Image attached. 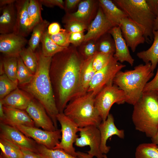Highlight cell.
<instances>
[{
  "label": "cell",
  "mask_w": 158,
  "mask_h": 158,
  "mask_svg": "<svg viewBox=\"0 0 158 158\" xmlns=\"http://www.w3.org/2000/svg\"><path fill=\"white\" fill-rule=\"evenodd\" d=\"M133 106L132 118L135 129L151 138L158 130V91L143 92Z\"/></svg>",
  "instance_id": "3957f363"
},
{
  "label": "cell",
  "mask_w": 158,
  "mask_h": 158,
  "mask_svg": "<svg viewBox=\"0 0 158 158\" xmlns=\"http://www.w3.org/2000/svg\"><path fill=\"white\" fill-rule=\"evenodd\" d=\"M42 5L49 7L57 6L63 9H65L64 1L62 0H39Z\"/></svg>",
  "instance_id": "7bdbcfd3"
},
{
  "label": "cell",
  "mask_w": 158,
  "mask_h": 158,
  "mask_svg": "<svg viewBox=\"0 0 158 158\" xmlns=\"http://www.w3.org/2000/svg\"><path fill=\"white\" fill-rule=\"evenodd\" d=\"M25 111L34 121L35 127L50 131L57 129L44 107L35 99H32Z\"/></svg>",
  "instance_id": "9a60e30c"
},
{
  "label": "cell",
  "mask_w": 158,
  "mask_h": 158,
  "mask_svg": "<svg viewBox=\"0 0 158 158\" xmlns=\"http://www.w3.org/2000/svg\"><path fill=\"white\" fill-rule=\"evenodd\" d=\"M0 158H6L1 153L0 154Z\"/></svg>",
  "instance_id": "11a10c76"
},
{
  "label": "cell",
  "mask_w": 158,
  "mask_h": 158,
  "mask_svg": "<svg viewBox=\"0 0 158 158\" xmlns=\"http://www.w3.org/2000/svg\"><path fill=\"white\" fill-rule=\"evenodd\" d=\"M42 5L39 0H29L27 10L30 32L36 25L43 20L41 15Z\"/></svg>",
  "instance_id": "4316f807"
},
{
  "label": "cell",
  "mask_w": 158,
  "mask_h": 158,
  "mask_svg": "<svg viewBox=\"0 0 158 158\" xmlns=\"http://www.w3.org/2000/svg\"><path fill=\"white\" fill-rule=\"evenodd\" d=\"M14 3L0 8V34L13 32L16 18V10Z\"/></svg>",
  "instance_id": "603a6c76"
},
{
  "label": "cell",
  "mask_w": 158,
  "mask_h": 158,
  "mask_svg": "<svg viewBox=\"0 0 158 158\" xmlns=\"http://www.w3.org/2000/svg\"><path fill=\"white\" fill-rule=\"evenodd\" d=\"M153 41L151 46L147 50L138 52V57L145 63L150 62L154 72L158 64V30H153Z\"/></svg>",
  "instance_id": "d4e9b609"
},
{
  "label": "cell",
  "mask_w": 158,
  "mask_h": 158,
  "mask_svg": "<svg viewBox=\"0 0 158 158\" xmlns=\"http://www.w3.org/2000/svg\"><path fill=\"white\" fill-rule=\"evenodd\" d=\"M37 59V70L29 83L19 88L30 95L44 108L57 129L56 116L59 113L54 98L49 75L52 58L45 56L41 48L35 51Z\"/></svg>",
  "instance_id": "7a4b0ae2"
},
{
  "label": "cell",
  "mask_w": 158,
  "mask_h": 158,
  "mask_svg": "<svg viewBox=\"0 0 158 158\" xmlns=\"http://www.w3.org/2000/svg\"><path fill=\"white\" fill-rule=\"evenodd\" d=\"M114 57V55L106 54L97 51L93 56L92 66L96 72L106 66Z\"/></svg>",
  "instance_id": "74e56055"
},
{
  "label": "cell",
  "mask_w": 158,
  "mask_h": 158,
  "mask_svg": "<svg viewBox=\"0 0 158 158\" xmlns=\"http://www.w3.org/2000/svg\"><path fill=\"white\" fill-rule=\"evenodd\" d=\"M23 153L22 158H43L37 153L29 150L21 149Z\"/></svg>",
  "instance_id": "bcb514c9"
},
{
  "label": "cell",
  "mask_w": 158,
  "mask_h": 158,
  "mask_svg": "<svg viewBox=\"0 0 158 158\" xmlns=\"http://www.w3.org/2000/svg\"><path fill=\"white\" fill-rule=\"evenodd\" d=\"M127 97L125 92L111 82L104 87L95 97V105L102 121L107 119L114 104L126 102Z\"/></svg>",
  "instance_id": "52a82bcc"
},
{
  "label": "cell",
  "mask_w": 158,
  "mask_h": 158,
  "mask_svg": "<svg viewBox=\"0 0 158 158\" xmlns=\"http://www.w3.org/2000/svg\"><path fill=\"white\" fill-rule=\"evenodd\" d=\"M147 3L156 17L158 15V0H147Z\"/></svg>",
  "instance_id": "7dc6e473"
},
{
  "label": "cell",
  "mask_w": 158,
  "mask_h": 158,
  "mask_svg": "<svg viewBox=\"0 0 158 158\" xmlns=\"http://www.w3.org/2000/svg\"><path fill=\"white\" fill-rule=\"evenodd\" d=\"M99 2L106 17L114 27L119 26L120 21L128 17L125 13L112 1L99 0Z\"/></svg>",
  "instance_id": "cb8c5ba5"
},
{
  "label": "cell",
  "mask_w": 158,
  "mask_h": 158,
  "mask_svg": "<svg viewBox=\"0 0 158 158\" xmlns=\"http://www.w3.org/2000/svg\"><path fill=\"white\" fill-rule=\"evenodd\" d=\"M17 79L18 85L29 83L32 79L34 74L26 67L21 58L18 57Z\"/></svg>",
  "instance_id": "e575fe53"
},
{
  "label": "cell",
  "mask_w": 158,
  "mask_h": 158,
  "mask_svg": "<svg viewBox=\"0 0 158 158\" xmlns=\"http://www.w3.org/2000/svg\"><path fill=\"white\" fill-rule=\"evenodd\" d=\"M4 109L6 118L2 123L12 126L20 125L35 126L34 121L25 111L4 106Z\"/></svg>",
  "instance_id": "7402d4cb"
},
{
  "label": "cell",
  "mask_w": 158,
  "mask_h": 158,
  "mask_svg": "<svg viewBox=\"0 0 158 158\" xmlns=\"http://www.w3.org/2000/svg\"><path fill=\"white\" fill-rule=\"evenodd\" d=\"M135 158H158V148L152 142L141 144L136 149Z\"/></svg>",
  "instance_id": "d6a6232c"
},
{
  "label": "cell",
  "mask_w": 158,
  "mask_h": 158,
  "mask_svg": "<svg viewBox=\"0 0 158 158\" xmlns=\"http://www.w3.org/2000/svg\"><path fill=\"white\" fill-rule=\"evenodd\" d=\"M95 97L92 92H87L74 98L68 103L63 113L79 128L98 127L102 120L95 106Z\"/></svg>",
  "instance_id": "5b68a950"
},
{
  "label": "cell",
  "mask_w": 158,
  "mask_h": 158,
  "mask_svg": "<svg viewBox=\"0 0 158 158\" xmlns=\"http://www.w3.org/2000/svg\"><path fill=\"white\" fill-rule=\"evenodd\" d=\"M93 57V56L84 59L83 61L80 71L77 88L73 98L83 95L87 92L95 73L92 66Z\"/></svg>",
  "instance_id": "ffe728a7"
},
{
  "label": "cell",
  "mask_w": 158,
  "mask_h": 158,
  "mask_svg": "<svg viewBox=\"0 0 158 158\" xmlns=\"http://www.w3.org/2000/svg\"><path fill=\"white\" fill-rule=\"evenodd\" d=\"M80 0H66L65 5L66 10L70 9L74 7L79 2Z\"/></svg>",
  "instance_id": "c3c4849f"
},
{
  "label": "cell",
  "mask_w": 158,
  "mask_h": 158,
  "mask_svg": "<svg viewBox=\"0 0 158 158\" xmlns=\"http://www.w3.org/2000/svg\"><path fill=\"white\" fill-rule=\"evenodd\" d=\"M113 27L99 7L95 18L88 27L87 32L85 35L84 42L96 41L108 33Z\"/></svg>",
  "instance_id": "2e32d148"
},
{
  "label": "cell",
  "mask_w": 158,
  "mask_h": 158,
  "mask_svg": "<svg viewBox=\"0 0 158 158\" xmlns=\"http://www.w3.org/2000/svg\"><path fill=\"white\" fill-rule=\"evenodd\" d=\"M18 84L10 80L5 73L0 76V99H2L18 87Z\"/></svg>",
  "instance_id": "8d00e7d4"
},
{
  "label": "cell",
  "mask_w": 158,
  "mask_h": 158,
  "mask_svg": "<svg viewBox=\"0 0 158 158\" xmlns=\"http://www.w3.org/2000/svg\"><path fill=\"white\" fill-rule=\"evenodd\" d=\"M97 46L93 42H90L87 43L84 48L83 56L84 59H86L93 56L97 50Z\"/></svg>",
  "instance_id": "60d3db41"
},
{
  "label": "cell",
  "mask_w": 158,
  "mask_h": 158,
  "mask_svg": "<svg viewBox=\"0 0 158 158\" xmlns=\"http://www.w3.org/2000/svg\"><path fill=\"white\" fill-rule=\"evenodd\" d=\"M56 118L61 126V138L59 143L54 149L63 150L69 154L77 157V152L73 145L78 137L77 133L79 128L63 112L59 113Z\"/></svg>",
  "instance_id": "ba28073f"
},
{
  "label": "cell",
  "mask_w": 158,
  "mask_h": 158,
  "mask_svg": "<svg viewBox=\"0 0 158 158\" xmlns=\"http://www.w3.org/2000/svg\"><path fill=\"white\" fill-rule=\"evenodd\" d=\"M119 26L128 47L133 52L138 45L146 42L144 30L128 17L120 21Z\"/></svg>",
  "instance_id": "7c38bea8"
},
{
  "label": "cell",
  "mask_w": 158,
  "mask_h": 158,
  "mask_svg": "<svg viewBox=\"0 0 158 158\" xmlns=\"http://www.w3.org/2000/svg\"><path fill=\"white\" fill-rule=\"evenodd\" d=\"M94 8L93 0H86L80 2L77 11L67 14L65 18L78 21L87 25L92 15Z\"/></svg>",
  "instance_id": "484cf974"
},
{
  "label": "cell",
  "mask_w": 158,
  "mask_h": 158,
  "mask_svg": "<svg viewBox=\"0 0 158 158\" xmlns=\"http://www.w3.org/2000/svg\"><path fill=\"white\" fill-rule=\"evenodd\" d=\"M126 65L119 62L114 57L104 68L95 72L90 84L87 92L95 96L106 85L111 82L116 74Z\"/></svg>",
  "instance_id": "9c48e42d"
},
{
  "label": "cell",
  "mask_w": 158,
  "mask_h": 158,
  "mask_svg": "<svg viewBox=\"0 0 158 158\" xmlns=\"http://www.w3.org/2000/svg\"><path fill=\"white\" fill-rule=\"evenodd\" d=\"M5 116L4 109V105L1 99H0V120L3 123L5 119Z\"/></svg>",
  "instance_id": "681fc988"
},
{
  "label": "cell",
  "mask_w": 158,
  "mask_h": 158,
  "mask_svg": "<svg viewBox=\"0 0 158 158\" xmlns=\"http://www.w3.org/2000/svg\"><path fill=\"white\" fill-rule=\"evenodd\" d=\"M77 157L80 158H93L92 156L87 153L79 151H77Z\"/></svg>",
  "instance_id": "f907efd6"
},
{
  "label": "cell",
  "mask_w": 158,
  "mask_h": 158,
  "mask_svg": "<svg viewBox=\"0 0 158 158\" xmlns=\"http://www.w3.org/2000/svg\"><path fill=\"white\" fill-rule=\"evenodd\" d=\"M41 42L42 53L47 57H52L68 48L61 47L55 44L51 38L47 30L44 33Z\"/></svg>",
  "instance_id": "83f0119b"
},
{
  "label": "cell",
  "mask_w": 158,
  "mask_h": 158,
  "mask_svg": "<svg viewBox=\"0 0 158 158\" xmlns=\"http://www.w3.org/2000/svg\"><path fill=\"white\" fill-rule=\"evenodd\" d=\"M104 158H108L106 154H104Z\"/></svg>",
  "instance_id": "9f6ffc18"
},
{
  "label": "cell",
  "mask_w": 158,
  "mask_h": 158,
  "mask_svg": "<svg viewBox=\"0 0 158 158\" xmlns=\"http://www.w3.org/2000/svg\"><path fill=\"white\" fill-rule=\"evenodd\" d=\"M29 1V0H17L14 3L16 18L13 33L25 37L31 32L27 10Z\"/></svg>",
  "instance_id": "d6986e66"
},
{
  "label": "cell",
  "mask_w": 158,
  "mask_h": 158,
  "mask_svg": "<svg viewBox=\"0 0 158 158\" xmlns=\"http://www.w3.org/2000/svg\"><path fill=\"white\" fill-rule=\"evenodd\" d=\"M79 137L76 139L75 145L80 147L89 146L88 154L97 158H104V154L100 150L101 135L98 127L90 125L79 128Z\"/></svg>",
  "instance_id": "8fae6325"
},
{
  "label": "cell",
  "mask_w": 158,
  "mask_h": 158,
  "mask_svg": "<svg viewBox=\"0 0 158 158\" xmlns=\"http://www.w3.org/2000/svg\"><path fill=\"white\" fill-rule=\"evenodd\" d=\"M108 32L112 36L115 43L116 51L114 55V58L121 63L126 61L133 66L134 59L130 54L120 26L113 27Z\"/></svg>",
  "instance_id": "ac0fdd59"
},
{
  "label": "cell",
  "mask_w": 158,
  "mask_h": 158,
  "mask_svg": "<svg viewBox=\"0 0 158 158\" xmlns=\"http://www.w3.org/2000/svg\"><path fill=\"white\" fill-rule=\"evenodd\" d=\"M37 153L43 158H80L60 149H50L37 143Z\"/></svg>",
  "instance_id": "1f68e13d"
},
{
  "label": "cell",
  "mask_w": 158,
  "mask_h": 158,
  "mask_svg": "<svg viewBox=\"0 0 158 158\" xmlns=\"http://www.w3.org/2000/svg\"><path fill=\"white\" fill-rule=\"evenodd\" d=\"M154 75L150 62L141 64L133 70L118 71L114 78L113 83L125 92L127 97L126 102L134 105L141 97L145 85Z\"/></svg>",
  "instance_id": "277c9868"
},
{
  "label": "cell",
  "mask_w": 158,
  "mask_h": 158,
  "mask_svg": "<svg viewBox=\"0 0 158 158\" xmlns=\"http://www.w3.org/2000/svg\"><path fill=\"white\" fill-rule=\"evenodd\" d=\"M1 153L6 158H22L23 153L18 146L7 140L0 137Z\"/></svg>",
  "instance_id": "f546056e"
},
{
  "label": "cell",
  "mask_w": 158,
  "mask_h": 158,
  "mask_svg": "<svg viewBox=\"0 0 158 158\" xmlns=\"http://www.w3.org/2000/svg\"><path fill=\"white\" fill-rule=\"evenodd\" d=\"M70 33L65 29H62L60 32L56 35H49L52 40L57 45L67 48L70 44L69 40Z\"/></svg>",
  "instance_id": "ab89813d"
},
{
  "label": "cell",
  "mask_w": 158,
  "mask_h": 158,
  "mask_svg": "<svg viewBox=\"0 0 158 158\" xmlns=\"http://www.w3.org/2000/svg\"><path fill=\"white\" fill-rule=\"evenodd\" d=\"M0 137L10 141L21 149H27L37 153V143L15 127L0 122Z\"/></svg>",
  "instance_id": "4fadbf2b"
},
{
  "label": "cell",
  "mask_w": 158,
  "mask_h": 158,
  "mask_svg": "<svg viewBox=\"0 0 158 158\" xmlns=\"http://www.w3.org/2000/svg\"><path fill=\"white\" fill-rule=\"evenodd\" d=\"M62 29L59 23L54 22L49 25L47 30L48 33L50 35H52L59 33L61 31Z\"/></svg>",
  "instance_id": "f6af8a7d"
},
{
  "label": "cell",
  "mask_w": 158,
  "mask_h": 158,
  "mask_svg": "<svg viewBox=\"0 0 158 158\" xmlns=\"http://www.w3.org/2000/svg\"><path fill=\"white\" fill-rule=\"evenodd\" d=\"M16 127L27 137L37 143L50 149H54L60 142L61 138V129L50 131L42 130L35 126L17 125Z\"/></svg>",
  "instance_id": "30bf717a"
},
{
  "label": "cell",
  "mask_w": 158,
  "mask_h": 158,
  "mask_svg": "<svg viewBox=\"0 0 158 158\" xmlns=\"http://www.w3.org/2000/svg\"><path fill=\"white\" fill-rule=\"evenodd\" d=\"M152 90L158 91V66L154 78L146 84L143 92Z\"/></svg>",
  "instance_id": "ee69618b"
},
{
  "label": "cell",
  "mask_w": 158,
  "mask_h": 158,
  "mask_svg": "<svg viewBox=\"0 0 158 158\" xmlns=\"http://www.w3.org/2000/svg\"><path fill=\"white\" fill-rule=\"evenodd\" d=\"M18 57L5 56L1 61L4 73L11 80L18 83Z\"/></svg>",
  "instance_id": "4dcf8cb0"
},
{
  "label": "cell",
  "mask_w": 158,
  "mask_h": 158,
  "mask_svg": "<svg viewBox=\"0 0 158 158\" xmlns=\"http://www.w3.org/2000/svg\"><path fill=\"white\" fill-rule=\"evenodd\" d=\"M19 56L26 67L34 74L37 66V59L35 52L29 46L25 47L20 53Z\"/></svg>",
  "instance_id": "836d02e7"
},
{
  "label": "cell",
  "mask_w": 158,
  "mask_h": 158,
  "mask_svg": "<svg viewBox=\"0 0 158 158\" xmlns=\"http://www.w3.org/2000/svg\"><path fill=\"white\" fill-rule=\"evenodd\" d=\"M98 127L101 135L100 150L103 154H107L110 150V147L107 145V141L109 138L114 135L121 139L124 138V131L123 130L118 129L116 127L114 117L111 114H109L106 120L102 121Z\"/></svg>",
  "instance_id": "e0dca14e"
},
{
  "label": "cell",
  "mask_w": 158,
  "mask_h": 158,
  "mask_svg": "<svg viewBox=\"0 0 158 158\" xmlns=\"http://www.w3.org/2000/svg\"><path fill=\"white\" fill-rule=\"evenodd\" d=\"M33 98L30 95L18 87L0 99L4 106L25 111Z\"/></svg>",
  "instance_id": "44dd1931"
},
{
  "label": "cell",
  "mask_w": 158,
  "mask_h": 158,
  "mask_svg": "<svg viewBox=\"0 0 158 158\" xmlns=\"http://www.w3.org/2000/svg\"><path fill=\"white\" fill-rule=\"evenodd\" d=\"M16 0H0V8L5 6L15 3Z\"/></svg>",
  "instance_id": "816d5d0a"
},
{
  "label": "cell",
  "mask_w": 158,
  "mask_h": 158,
  "mask_svg": "<svg viewBox=\"0 0 158 158\" xmlns=\"http://www.w3.org/2000/svg\"><path fill=\"white\" fill-rule=\"evenodd\" d=\"M25 37L13 33L0 35V51L5 56L18 57L28 43Z\"/></svg>",
  "instance_id": "5bb4252c"
},
{
  "label": "cell",
  "mask_w": 158,
  "mask_h": 158,
  "mask_svg": "<svg viewBox=\"0 0 158 158\" xmlns=\"http://www.w3.org/2000/svg\"><path fill=\"white\" fill-rule=\"evenodd\" d=\"M109 32L102 36V37L98 46V51L100 52L114 55L116 51L114 40Z\"/></svg>",
  "instance_id": "d590c367"
},
{
  "label": "cell",
  "mask_w": 158,
  "mask_h": 158,
  "mask_svg": "<svg viewBox=\"0 0 158 158\" xmlns=\"http://www.w3.org/2000/svg\"><path fill=\"white\" fill-rule=\"evenodd\" d=\"M84 60L75 49L68 47L52 58L49 75L59 113L74 97Z\"/></svg>",
  "instance_id": "6da1fadb"
},
{
  "label": "cell",
  "mask_w": 158,
  "mask_h": 158,
  "mask_svg": "<svg viewBox=\"0 0 158 158\" xmlns=\"http://www.w3.org/2000/svg\"><path fill=\"white\" fill-rule=\"evenodd\" d=\"M84 37L83 32L70 33L69 37L70 43L76 46H79L84 42Z\"/></svg>",
  "instance_id": "b9f144b4"
},
{
  "label": "cell",
  "mask_w": 158,
  "mask_h": 158,
  "mask_svg": "<svg viewBox=\"0 0 158 158\" xmlns=\"http://www.w3.org/2000/svg\"><path fill=\"white\" fill-rule=\"evenodd\" d=\"M152 143L157 145L158 148V130L156 135L151 138Z\"/></svg>",
  "instance_id": "f5cc1de1"
},
{
  "label": "cell",
  "mask_w": 158,
  "mask_h": 158,
  "mask_svg": "<svg viewBox=\"0 0 158 158\" xmlns=\"http://www.w3.org/2000/svg\"><path fill=\"white\" fill-rule=\"evenodd\" d=\"M49 24V21L46 20H43L33 28L28 44L29 46L35 52L38 47L42 37Z\"/></svg>",
  "instance_id": "f1b7e54d"
},
{
  "label": "cell",
  "mask_w": 158,
  "mask_h": 158,
  "mask_svg": "<svg viewBox=\"0 0 158 158\" xmlns=\"http://www.w3.org/2000/svg\"><path fill=\"white\" fill-rule=\"evenodd\" d=\"M65 29L70 33L83 32L88 28L87 25L80 22L64 18Z\"/></svg>",
  "instance_id": "f35d334b"
},
{
  "label": "cell",
  "mask_w": 158,
  "mask_h": 158,
  "mask_svg": "<svg viewBox=\"0 0 158 158\" xmlns=\"http://www.w3.org/2000/svg\"><path fill=\"white\" fill-rule=\"evenodd\" d=\"M158 30V15L156 17L154 22L153 30Z\"/></svg>",
  "instance_id": "db71d44e"
},
{
  "label": "cell",
  "mask_w": 158,
  "mask_h": 158,
  "mask_svg": "<svg viewBox=\"0 0 158 158\" xmlns=\"http://www.w3.org/2000/svg\"><path fill=\"white\" fill-rule=\"evenodd\" d=\"M126 14L128 17L144 30L146 42L153 40L154 26L156 16L150 7L147 0L114 1Z\"/></svg>",
  "instance_id": "8992f818"
}]
</instances>
